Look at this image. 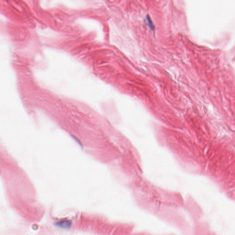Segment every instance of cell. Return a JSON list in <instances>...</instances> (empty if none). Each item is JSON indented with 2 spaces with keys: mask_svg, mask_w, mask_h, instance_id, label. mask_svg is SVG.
Listing matches in <instances>:
<instances>
[{
  "mask_svg": "<svg viewBox=\"0 0 235 235\" xmlns=\"http://www.w3.org/2000/svg\"><path fill=\"white\" fill-rule=\"evenodd\" d=\"M55 226L60 228L64 229H69L72 226V222L69 220L60 221L56 223Z\"/></svg>",
  "mask_w": 235,
  "mask_h": 235,
  "instance_id": "1",
  "label": "cell"
},
{
  "mask_svg": "<svg viewBox=\"0 0 235 235\" xmlns=\"http://www.w3.org/2000/svg\"><path fill=\"white\" fill-rule=\"evenodd\" d=\"M146 22H147V24H148V26L150 27L152 30H153L154 28V25H153V23L152 22V20H151V18L149 16H147L146 17Z\"/></svg>",
  "mask_w": 235,
  "mask_h": 235,
  "instance_id": "2",
  "label": "cell"
}]
</instances>
